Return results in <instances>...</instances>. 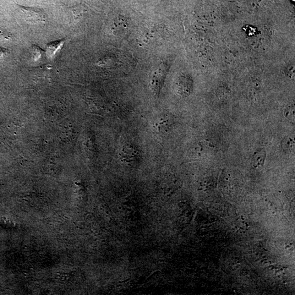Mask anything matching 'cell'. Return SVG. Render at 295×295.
Returning <instances> with one entry per match:
<instances>
[{
    "instance_id": "1",
    "label": "cell",
    "mask_w": 295,
    "mask_h": 295,
    "mask_svg": "<svg viewBox=\"0 0 295 295\" xmlns=\"http://www.w3.org/2000/svg\"><path fill=\"white\" fill-rule=\"evenodd\" d=\"M26 20L32 23H43L46 20V15L40 9L34 7H20Z\"/></svg>"
},
{
    "instance_id": "2",
    "label": "cell",
    "mask_w": 295,
    "mask_h": 295,
    "mask_svg": "<svg viewBox=\"0 0 295 295\" xmlns=\"http://www.w3.org/2000/svg\"><path fill=\"white\" fill-rule=\"evenodd\" d=\"M266 152L262 149L256 152L251 160V166L254 168L263 166L266 158Z\"/></svg>"
},
{
    "instance_id": "3",
    "label": "cell",
    "mask_w": 295,
    "mask_h": 295,
    "mask_svg": "<svg viewBox=\"0 0 295 295\" xmlns=\"http://www.w3.org/2000/svg\"><path fill=\"white\" fill-rule=\"evenodd\" d=\"M63 42V41H58L50 43V45L48 46L49 56H53V54L56 53L60 46H62Z\"/></svg>"
},
{
    "instance_id": "4",
    "label": "cell",
    "mask_w": 295,
    "mask_h": 295,
    "mask_svg": "<svg viewBox=\"0 0 295 295\" xmlns=\"http://www.w3.org/2000/svg\"><path fill=\"white\" fill-rule=\"evenodd\" d=\"M283 149L289 151L293 149L294 147V141L292 138H287L284 139L282 142Z\"/></svg>"
},
{
    "instance_id": "5",
    "label": "cell",
    "mask_w": 295,
    "mask_h": 295,
    "mask_svg": "<svg viewBox=\"0 0 295 295\" xmlns=\"http://www.w3.org/2000/svg\"><path fill=\"white\" fill-rule=\"evenodd\" d=\"M10 37L6 32L0 30V40H8Z\"/></svg>"
}]
</instances>
